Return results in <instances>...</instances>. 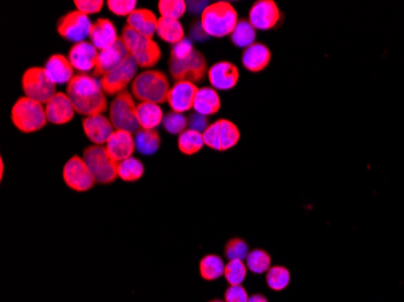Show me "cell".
I'll return each instance as SVG.
<instances>
[{"label": "cell", "instance_id": "cell-1", "mask_svg": "<svg viewBox=\"0 0 404 302\" xmlns=\"http://www.w3.org/2000/svg\"><path fill=\"white\" fill-rule=\"evenodd\" d=\"M67 95L76 113L85 118L101 115L108 109L107 97L104 93L101 80L88 74L74 76L67 85Z\"/></svg>", "mask_w": 404, "mask_h": 302}, {"label": "cell", "instance_id": "cell-2", "mask_svg": "<svg viewBox=\"0 0 404 302\" xmlns=\"http://www.w3.org/2000/svg\"><path fill=\"white\" fill-rule=\"evenodd\" d=\"M238 22V12L228 1L207 5L201 14V26L208 36H231Z\"/></svg>", "mask_w": 404, "mask_h": 302}, {"label": "cell", "instance_id": "cell-3", "mask_svg": "<svg viewBox=\"0 0 404 302\" xmlns=\"http://www.w3.org/2000/svg\"><path fill=\"white\" fill-rule=\"evenodd\" d=\"M170 90L167 76L155 69L141 73L131 84L132 93L137 100L155 104L167 102Z\"/></svg>", "mask_w": 404, "mask_h": 302}, {"label": "cell", "instance_id": "cell-4", "mask_svg": "<svg viewBox=\"0 0 404 302\" xmlns=\"http://www.w3.org/2000/svg\"><path fill=\"white\" fill-rule=\"evenodd\" d=\"M121 39L138 67H154L161 58V48L158 43H155L151 38L139 34L128 26L123 29Z\"/></svg>", "mask_w": 404, "mask_h": 302}, {"label": "cell", "instance_id": "cell-5", "mask_svg": "<svg viewBox=\"0 0 404 302\" xmlns=\"http://www.w3.org/2000/svg\"><path fill=\"white\" fill-rule=\"evenodd\" d=\"M11 120L15 127L24 133L40 131L48 123L43 104L31 100L26 95L14 104Z\"/></svg>", "mask_w": 404, "mask_h": 302}, {"label": "cell", "instance_id": "cell-6", "mask_svg": "<svg viewBox=\"0 0 404 302\" xmlns=\"http://www.w3.org/2000/svg\"><path fill=\"white\" fill-rule=\"evenodd\" d=\"M111 121L116 131H126L136 133L139 131L138 119H137V105L130 92H121L115 95L111 104Z\"/></svg>", "mask_w": 404, "mask_h": 302}, {"label": "cell", "instance_id": "cell-7", "mask_svg": "<svg viewBox=\"0 0 404 302\" xmlns=\"http://www.w3.org/2000/svg\"><path fill=\"white\" fill-rule=\"evenodd\" d=\"M83 160L91 172L96 183L111 184L118 178V163L108 155L106 147L92 145L84 150Z\"/></svg>", "mask_w": 404, "mask_h": 302}, {"label": "cell", "instance_id": "cell-8", "mask_svg": "<svg viewBox=\"0 0 404 302\" xmlns=\"http://www.w3.org/2000/svg\"><path fill=\"white\" fill-rule=\"evenodd\" d=\"M205 145L217 151H226L240 142L241 133L238 126L230 120L221 119L211 123L206 131L202 133Z\"/></svg>", "mask_w": 404, "mask_h": 302}, {"label": "cell", "instance_id": "cell-9", "mask_svg": "<svg viewBox=\"0 0 404 302\" xmlns=\"http://www.w3.org/2000/svg\"><path fill=\"white\" fill-rule=\"evenodd\" d=\"M22 88L26 97L41 104H48L49 100L57 93L56 85L46 76L44 68L27 69L22 76Z\"/></svg>", "mask_w": 404, "mask_h": 302}, {"label": "cell", "instance_id": "cell-10", "mask_svg": "<svg viewBox=\"0 0 404 302\" xmlns=\"http://www.w3.org/2000/svg\"><path fill=\"white\" fill-rule=\"evenodd\" d=\"M168 67L171 76L176 81H189L193 84L201 81L208 72L205 57L196 50L186 60L171 58Z\"/></svg>", "mask_w": 404, "mask_h": 302}, {"label": "cell", "instance_id": "cell-11", "mask_svg": "<svg viewBox=\"0 0 404 302\" xmlns=\"http://www.w3.org/2000/svg\"><path fill=\"white\" fill-rule=\"evenodd\" d=\"M138 64L136 63L133 57L130 55L123 63L111 69V72L104 74L101 79V85L104 93L109 95H119L125 91L127 85L130 84L136 78Z\"/></svg>", "mask_w": 404, "mask_h": 302}, {"label": "cell", "instance_id": "cell-12", "mask_svg": "<svg viewBox=\"0 0 404 302\" xmlns=\"http://www.w3.org/2000/svg\"><path fill=\"white\" fill-rule=\"evenodd\" d=\"M92 24L89 16L76 10L61 17L57 24V32L64 39L78 44L86 41L91 33Z\"/></svg>", "mask_w": 404, "mask_h": 302}, {"label": "cell", "instance_id": "cell-13", "mask_svg": "<svg viewBox=\"0 0 404 302\" xmlns=\"http://www.w3.org/2000/svg\"><path fill=\"white\" fill-rule=\"evenodd\" d=\"M64 182L71 190L85 192L91 190L96 180L86 163L79 156H73L64 165L62 172Z\"/></svg>", "mask_w": 404, "mask_h": 302}, {"label": "cell", "instance_id": "cell-14", "mask_svg": "<svg viewBox=\"0 0 404 302\" xmlns=\"http://www.w3.org/2000/svg\"><path fill=\"white\" fill-rule=\"evenodd\" d=\"M281 19V11L273 0L256 1L250 10V22L259 31L273 29Z\"/></svg>", "mask_w": 404, "mask_h": 302}, {"label": "cell", "instance_id": "cell-15", "mask_svg": "<svg viewBox=\"0 0 404 302\" xmlns=\"http://www.w3.org/2000/svg\"><path fill=\"white\" fill-rule=\"evenodd\" d=\"M208 80L211 86L217 91H229L238 85L240 79L238 68L228 61H221L214 63L208 69Z\"/></svg>", "mask_w": 404, "mask_h": 302}, {"label": "cell", "instance_id": "cell-16", "mask_svg": "<svg viewBox=\"0 0 404 302\" xmlns=\"http://www.w3.org/2000/svg\"><path fill=\"white\" fill-rule=\"evenodd\" d=\"M198 88L196 85L189 81H177L172 88L167 97V103L170 105L172 112L183 113L189 112L194 108L195 97L198 93Z\"/></svg>", "mask_w": 404, "mask_h": 302}, {"label": "cell", "instance_id": "cell-17", "mask_svg": "<svg viewBox=\"0 0 404 302\" xmlns=\"http://www.w3.org/2000/svg\"><path fill=\"white\" fill-rule=\"evenodd\" d=\"M99 53V50L92 45L91 41H83L71 46L68 53V60L76 71L80 72V74H85L95 69Z\"/></svg>", "mask_w": 404, "mask_h": 302}, {"label": "cell", "instance_id": "cell-18", "mask_svg": "<svg viewBox=\"0 0 404 302\" xmlns=\"http://www.w3.org/2000/svg\"><path fill=\"white\" fill-rule=\"evenodd\" d=\"M48 123H54V125H64V123H71L76 109L71 104V100L68 95L64 92H57L51 100H49L45 108Z\"/></svg>", "mask_w": 404, "mask_h": 302}, {"label": "cell", "instance_id": "cell-19", "mask_svg": "<svg viewBox=\"0 0 404 302\" xmlns=\"http://www.w3.org/2000/svg\"><path fill=\"white\" fill-rule=\"evenodd\" d=\"M130 56V53L127 51L126 46L123 44V39L120 38L111 48H106L99 51V60H97V66L94 72V76H103L108 72H111V69L118 67Z\"/></svg>", "mask_w": 404, "mask_h": 302}, {"label": "cell", "instance_id": "cell-20", "mask_svg": "<svg viewBox=\"0 0 404 302\" xmlns=\"http://www.w3.org/2000/svg\"><path fill=\"white\" fill-rule=\"evenodd\" d=\"M106 150L116 163L132 157L136 150L133 135L126 131H115L106 144Z\"/></svg>", "mask_w": 404, "mask_h": 302}, {"label": "cell", "instance_id": "cell-21", "mask_svg": "<svg viewBox=\"0 0 404 302\" xmlns=\"http://www.w3.org/2000/svg\"><path fill=\"white\" fill-rule=\"evenodd\" d=\"M84 133L95 145L107 144L114 133V126L106 116L94 115L83 120Z\"/></svg>", "mask_w": 404, "mask_h": 302}, {"label": "cell", "instance_id": "cell-22", "mask_svg": "<svg viewBox=\"0 0 404 302\" xmlns=\"http://www.w3.org/2000/svg\"><path fill=\"white\" fill-rule=\"evenodd\" d=\"M44 71L55 85L69 84L74 78V68L64 55H52L45 62Z\"/></svg>", "mask_w": 404, "mask_h": 302}, {"label": "cell", "instance_id": "cell-23", "mask_svg": "<svg viewBox=\"0 0 404 302\" xmlns=\"http://www.w3.org/2000/svg\"><path fill=\"white\" fill-rule=\"evenodd\" d=\"M90 39H91L92 45L99 51H102V50L113 46L120 38L118 36L116 27L111 20L99 19L95 24H92Z\"/></svg>", "mask_w": 404, "mask_h": 302}, {"label": "cell", "instance_id": "cell-24", "mask_svg": "<svg viewBox=\"0 0 404 302\" xmlns=\"http://www.w3.org/2000/svg\"><path fill=\"white\" fill-rule=\"evenodd\" d=\"M270 61L271 52L262 43H254L242 53V64L251 73L263 72L269 66Z\"/></svg>", "mask_w": 404, "mask_h": 302}, {"label": "cell", "instance_id": "cell-25", "mask_svg": "<svg viewBox=\"0 0 404 302\" xmlns=\"http://www.w3.org/2000/svg\"><path fill=\"white\" fill-rule=\"evenodd\" d=\"M158 21L154 12L151 10L136 9L135 11L127 17V26L139 34L153 39V36L156 34Z\"/></svg>", "mask_w": 404, "mask_h": 302}, {"label": "cell", "instance_id": "cell-26", "mask_svg": "<svg viewBox=\"0 0 404 302\" xmlns=\"http://www.w3.org/2000/svg\"><path fill=\"white\" fill-rule=\"evenodd\" d=\"M222 107V100L217 90L213 88H198L194 100L195 113L203 116H210L217 114Z\"/></svg>", "mask_w": 404, "mask_h": 302}, {"label": "cell", "instance_id": "cell-27", "mask_svg": "<svg viewBox=\"0 0 404 302\" xmlns=\"http://www.w3.org/2000/svg\"><path fill=\"white\" fill-rule=\"evenodd\" d=\"M163 109L158 104L151 102H141L137 105V119L139 127L142 130H155L158 127L163 120Z\"/></svg>", "mask_w": 404, "mask_h": 302}, {"label": "cell", "instance_id": "cell-28", "mask_svg": "<svg viewBox=\"0 0 404 302\" xmlns=\"http://www.w3.org/2000/svg\"><path fill=\"white\" fill-rule=\"evenodd\" d=\"M156 34L167 44L176 45L184 39V28L178 20L160 17L158 21Z\"/></svg>", "mask_w": 404, "mask_h": 302}, {"label": "cell", "instance_id": "cell-29", "mask_svg": "<svg viewBox=\"0 0 404 302\" xmlns=\"http://www.w3.org/2000/svg\"><path fill=\"white\" fill-rule=\"evenodd\" d=\"M226 264L223 259L217 254H207L200 260L198 272L203 281L213 282L224 276Z\"/></svg>", "mask_w": 404, "mask_h": 302}, {"label": "cell", "instance_id": "cell-30", "mask_svg": "<svg viewBox=\"0 0 404 302\" xmlns=\"http://www.w3.org/2000/svg\"><path fill=\"white\" fill-rule=\"evenodd\" d=\"M136 150L142 155H154L160 147V135L156 130H139L135 135Z\"/></svg>", "mask_w": 404, "mask_h": 302}, {"label": "cell", "instance_id": "cell-31", "mask_svg": "<svg viewBox=\"0 0 404 302\" xmlns=\"http://www.w3.org/2000/svg\"><path fill=\"white\" fill-rule=\"evenodd\" d=\"M144 165L142 161L136 157H128L118 163V178L126 182V183H133L141 179L144 175Z\"/></svg>", "mask_w": 404, "mask_h": 302}, {"label": "cell", "instance_id": "cell-32", "mask_svg": "<svg viewBox=\"0 0 404 302\" xmlns=\"http://www.w3.org/2000/svg\"><path fill=\"white\" fill-rule=\"evenodd\" d=\"M205 145L203 135L194 130H186L178 137V149L184 155H194Z\"/></svg>", "mask_w": 404, "mask_h": 302}, {"label": "cell", "instance_id": "cell-33", "mask_svg": "<svg viewBox=\"0 0 404 302\" xmlns=\"http://www.w3.org/2000/svg\"><path fill=\"white\" fill-rule=\"evenodd\" d=\"M230 38L235 46L241 48H250L256 40V28L251 24L250 21L240 20Z\"/></svg>", "mask_w": 404, "mask_h": 302}, {"label": "cell", "instance_id": "cell-34", "mask_svg": "<svg viewBox=\"0 0 404 302\" xmlns=\"http://www.w3.org/2000/svg\"><path fill=\"white\" fill-rule=\"evenodd\" d=\"M266 286L273 291H285L291 283V272L281 265L270 267L266 274Z\"/></svg>", "mask_w": 404, "mask_h": 302}, {"label": "cell", "instance_id": "cell-35", "mask_svg": "<svg viewBox=\"0 0 404 302\" xmlns=\"http://www.w3.org/2000/svg\"><path fill=\"white\" fill-rule=\"evenodd\" d=\"M246 266L252 274H266L271 267V256L263 249H254L247 255Z\"/></svg>", "mask_w": 404, "mask_h": 302}, {"label": "cell", "instance_id": "cell-36", "mask_svg": "<svg viewBox=\"0 0 404 302\" xmlns=\"http://www.w3.org/2000/svg\"><path fill=\"white\" fill-rule=\"evenodd\" d=\"M224 277L229 286H240L247 277L246 264L242 260H230L226 265Z\"/></svg>", "mask_w": 404, "mask_h": 302}, {"label": "cell", "instance_id": "cell-37", "mask_svg": "<svg viewBox=\"0 0 404 302\" xmlns=\"http://www.w3.org/2000/svg\"><path fill=\"white\" fill-rule=\"evenodd\" d=\"M158 8L161 17L179 21L184 16L188 5L183 0H161L158 1Z\"/></svg>", "mask_w": 404, "mask_h": 302}, {"label": "cell", "instance_id": "cell-38", "mask_svg": "<svg viewBox=\"0 0 404 302\" xmlns=\"http://www.w3.org/2000/svg\"><path fill=\"white\" fill-rule=\"evenodd\" d=\"M248 244L242 239L234 237L226 242L224 254L228 260H246L248 255Z\"/></svg>", "mask_w": 404, "mask_h": 302}, {"label": "cell", "instance_id": "cell-39", "mask_svg": "<svg viewBox=\"0 0 404 302\" xmlns=\"http://www.w3.org/2000/svg\"><path fill=\"white\" fill-rule=\"evenodd\" d=\"M163 126L170 135H181L188 127V118L179 113H167L163 116Z\"/></svg>", "mask_w": 404, "mask_h": 302}, {"label": "cell", "instance_id": "cell-40", "mask_svg": "<svg viewBox=\"0 0 404 302\" xmlns=\"http://www.w3.org/2000/svg\"><path fill=\"white\" fill-rule=\"evenodd\" d=\"M108 9L118 16H130L137 6L136 0H108Z\"/></svg>", "mask_w": 404, "mask_h": 302}, {"label": "cell", "instance_id": "cell-41", "mask_svg": "<svg viewBox=\"0 0 404 302\" xmlns=\"http://www.w3.org/2000/svg\"><path fill=\"white\" fill-rule=\"evenodd\" d=\"M195 51L194 45L191 43V40L184 39L179 41L177 44L172 46L171 50V58L173 60H186L188 57L191 56V53Z\"/></svg>", "mask_w": 404, "mask_h": 302}, {"label": "cell", "instance_id": "cell-42", "mask_svg": "<svg viewBox=\"0 0 404 302\" xmlns=\"http://www.w3.org/2000/svg\"><path fill=\"white\" fill-rule=\"evenodd\" d=\"M248 298H250V296H248L246 288L242 284L229 286L224 293V301L226 302H247Z\"/></svg>", "mask_w": 404, "mask_h": 302}, {"label": "cell", "instance_id": "cell-43", "mask_svg": "<svg viewBox=\"0 0 404 302\" xmlns=\"http://www.w3.org/2000/svg\"><path fill=\"white\" fill-rule=\"evenodd\" d=\"M74 4L78 11L89 16L94 14H99L103 8L104 1L102 0H76Z\"/></svg>", "mask_w": 404, "mask_h": 302}, {"label": "cell", "instance_id": "cell-44", "mask_svg": "<svg viewBox=\"0 0 404 302\" xmlns=\"http://www.w3.org/2000/svg\"><path fill=\"white\" fill-rule=\"evenodd\" d=\"M188 126H189L191 130L203 133V132L206 131L207 127H208L210 125H208V121H207V116L194 113V114H191V115L188 118Z\"/></svg>", "mask_w": 404, "mask_h": 302}, {"label": "cell", "instance_id": "cell-45", "mask_svg": "<svg viewBox=\"0 0 404 302\" xmlns=\"http://www.w3.org/2000/svg\"><path fill=\"white\" fill-rule=\"evenodd\" d=\"M191 33L198 40H203L206 36H208L206 33H205V31H203V28H202L201 22H200V24H198L196 27L191 29Z\"/></svg>", "mask_w": 404, "mask_h": 302}, {"label": "cell", "instance_id": "cell-46", "mask_svg": "<svg viewBox=\"0 0 404 302\" xmlns=\"http://www.w3.org/2000/svg\"><path fill=\"white\" fill-rule=\"evenodd\" d=\"M247 302H269V300H268L264 295L256 293V294L250 296V298H248V301Z\"/></svg>", "mask_w": 404, "mask_h": 302}, {"label": "cell", "instance_id": "cell-47", "mask_svg": "<svg viewBox=\"0 0 404 302\" xmlns=\"http://www.w3.org/2000/svg\"><path fill=\"white\" fill-rule=\"evenodd\" d=\"M3 175H4V162L3 160H0V177L3 178Z\"/></svg>", "mask_w": 404, "mask_h": 302}, {"label": "cell", "instance_id": "cell-48", "mask_svg": "<svg viewBox=\"0 0 404 302\" xmlns=\"http://www.w3.org/2000/svg\"><path fill=\"white\" fill-rule=\"evenodd\" d=\"M208 302H226V301H223V300H218V298H214V300H211V301Z\"/></svg>", "mask_w": 404, "mask_h": 302}]
</instances>
